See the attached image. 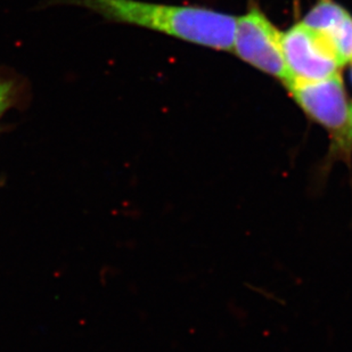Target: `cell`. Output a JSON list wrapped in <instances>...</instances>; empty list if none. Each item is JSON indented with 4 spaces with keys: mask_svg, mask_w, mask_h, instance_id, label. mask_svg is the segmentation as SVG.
Here are the masks:
<instances>
[{
    "mask_svg": "<svg viewBox=\"0 0 352 352\" xmlns=\"http://www.w3.org/2000/svg\"><path fill=\"white\" fill-rule=\"evenodd\" d=\"M336 162H344L349 166L352 162V103L350 104L349 117L346 120V126H343L339 133L331 137V145L327 154L316 173L314 180L316 192L322 190Z\"/></svg>",
    "mask_w": 352,
    "mask_h": 352,
    "instance_id": "obj_6",
    "label": "cell"
},
{
    "mask_svg": "<svg viewBox=\"0 0 352 352\" xmlns=\"http://www.w3.org/2000/svg\"><path fill=\"white\" fill-rule=\"evenodd\" d=\"M284 85L301 110L325 128L331 137L346 126L350 103L341 74L319 80L292 78Z\"/></svg>",
    "mask_w": 352,
    "mask_h": 352,
    "instance_id": "obj_3",
    "label": "cell"
},
{
    "mask_svg": "<svg viewBox=\"0 0 352 352\" xmlns=\"http://www.w3.org/2000/svg\"><path fill=\"white\" fill-rule=\"evenodd\" d=\"M113 23L143 28L217 50H233L236 17L197 6L142 0H69Z\"/></svg>",
    "mask_w": 352,
    "mask_h": 352,
    "instance_id": "obj_1",
    "label": "cell"
},
{
    "mask_svg": "<svg viewBox=\"0 0 352 352\" xmlns=\"http://www.w3.org/2000/svg\"><path fill=\"white\" fill-rule=\"evenodd\" d=\"M282 34L263 10L250 7L236 17L233 50L241 60L284 83L291 74L283 54Z\"/></svg>",
    "mask_w": 352,
    "mask_h": 352,
    "instance_id": "obj_2",
    "label": "cell"
},
{
    "mask_svg": "<svg viewBox=\"0 0 352 352\" xmlns=\"http://www.w3.org/2000/svg\"><path fill=\"white\" fill-rule=\"evenodd\" d=\"M303 23L322 34L343 67L352 62V15L334 0H318Z\"/></svg>",
    "mask_w": 352,
    "mask_h": 352,
    "instance_id": "obj_5",
    "label": "cell"
},
{
    "mask_svg": "<svg viewBox=\"0 0 352 352\" xmlns=\"http://www.w3.org/2000/svg\"><path fill=\"white\" fill-rule=\"evenodd\" d=\"M28 93L25 80L7 71H0V122L7 112L23 105Z\"/></svg>",
    "mask_w": 352,
    "mask_h": 352,
    "instance_id": "obj_7",
    "label": "cell"
},
{
    "mask_svg": "<svg viewBox=\"0 0 352 352\" xmlns=\"http://www.w3.org/2000/svg\"><path fill=\"white\" fill-rule=\"evenodd\" d=\"M282 47L291 79H325L343 67L327 40L302 21L283 32Z\"/></svg>",
    "mask_w": 352,
    "mask_h": 352,
    "instance_id": "obj_4",
    "label": "cell"
},
{
    "mask_svg": "<svg viewBox=\"0 0 352 352\" xmlns=\"http://www.w3.org/2000/svg\"><path fill=\"white\" fill-rule=\"evenodd\" d=\"M350 64H351V80H352V62Z\"/></svg>",
    "mask_w": 352,
    "mask_h": 352,
    "instance_id": "obj_8",
    "label": "cell"
}]
</instances>
